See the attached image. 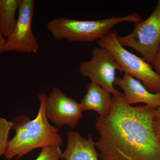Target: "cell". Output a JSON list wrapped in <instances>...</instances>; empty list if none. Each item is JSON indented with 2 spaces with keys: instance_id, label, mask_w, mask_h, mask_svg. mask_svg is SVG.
<instances>
[{
  "instance_id": "1",
  "label": "cell",
  "mask_w": 160,
  "mask_h": 160,
  "mask_svg": "<svg viewBox=\"0 0 160 160\" xmlns=\"http://www.w3.org/2000/svg\"><path fill=\"white\" fill-rule=\"evenodd\" d=\"M111 111L98 118L95 142L102 160H160V146L153 128L156 109L127 104L113 96Z\"/></svg>"
},
{
  "instance_id": "2",
  "label": "cell",
  "mask_w": 160,
  "mask_h": 160,
  "mask_svg": "<svg viewBox=\"0 0 160 160\" xmlns=\"http://www.w3.org/2000/svg\"><path fill=\"white\" fill-rule=\"evenodd\" d=\"M47 95L38 96L40 107L36 118L30 120L26 116H20L12 122V129L16 131L14 137L9 140L5 154L6 160L13 158L18 159L33 149L48 146L61 147L62 136L57 127L49 123L45 111Z\"/></svg>"
},
{
  "instance_id": "3",
  "label": "cell",
  "mask_w": 160,
  "mask_h": 160,
  "mask_svg": "<svg viewBox=\"0 0 160 160\" xmlns=\"http://www.w3.org/2000/svg\"><path fill=\"white\" fill-rule=\"evenodd\" d=\"M142 20L139 13L134 12L122 17L101 20L83 21L69 18H55L47 23V28L55 40L90 42L98 41L112 30L115 26L123 22L135 23Z\"/></svg>"
},
{
  "instance_id": "4",
  "label": "cell",
  "mask_w": 160,
  "mask_h": 160,
  "mask_svg": "<svg viewBox=\"0 0 160 160\" xmlns=\"http://www.w3.org/2000/svg\"><path fill=\"white\" fill-rule=\"evenodd\" d=\"M118 33L112 30L98 40L99 47L108 49L119 64L122 72L131 75L142 82L148 91L152 93L160 92V76L152 69L150 64L143 58L130 52L122 46L118 39Z\"/></svg>"
},
{
  "instance_id": "5",
  "label": "cell",
  "mask_w": 160,
  "mask_h": 160,
  "mask_svg": "<svg viewBox=\"0 0 160 160\" xmlns=\"http://www.w3.org/2000/svg\"><path fill=\"white\" fill-rule=\"evenodd\" d=\"M118 39L122 46L134 49L146 62L152 64L160 46V0L149 17L135 23L130 34L118 35Z\"/></svg>"
},
{
  "instance_id": "6",
  "label": "cell",
  "mask_w": 160,
  "mask_h": 160,
  "mask_svg": "<svg viewBox=\"0 0 160 160\" xmlns=\"http://www.w3.org/2000/svg\"><path fill=\"white\" fill-rule=\"evenodd\" d=\"M117 70L122 72L112 53L101 47H93L91 59L82 62L79 66L81 75L89 78L92 82L100 85L113 96L124 95L113 86Z\"/></svg>"
},
{
  "instance_id": "7",
  "label": "cell",
  "mask_w": 160,
  "mask_h": 160,
  "mask_svg": "<svg viewBox=\"0 0 160 160\" xmlns=\"http://www.w3.org/2000/svg\"><path fill=\"white\" fill-rule=\"evenodd\" d=\"M34 0H20L18 16L12 34L6 39L5 52L36 53L39 45L32 29Z\"/></svg>"
},
{
  "instance_id": "8",
  "label": "cell",
  "mask_w": 160,
  "mask_h": 160,
  "mask_svg": "<svg viewBox=\"0 0 160 160\" xmlns=\"http://www.w3.org/2000/svg\"><path fill=\"white\" fill-rule=\"evenodd\" d=\"M45 111L48 119L57 127L67 125L74 129L83 116L80 103L66 96L58 87H53L47 95Z\"/></svg>"
},
{
  "instance_id": "9",
  "label": "cell",
  "mask_w": 160,
  "mask_h": 160,
  "mask_svg": "<svg viewBox=\"0 0 160 160\" xmlns=\"http://www.w3.org/2000/svg\"><path fill=\"white\" fill-rule=\"evenodd\" d=\"M114 85L124 92V99L129 105L143 103L155 109L160 106V92H150L140 81L129 73L125 72L122 78H116Z\"/></svg>"
},
{
  "instance_id": "10",
  "label": "cell",
  "mask_w": 160,
  "mask_h": 160,
  "mask_svg": "<svg viewBox=\"0 0 160 160\" xmlns=\"http://www.w3.org/2000/svg\"><path fill=\"white\" fill-rule=\"evenodd\" d=\"M95 142L91 135L87 139L79 132L69 131L67 133V147L61 157L65 160H98L99 154L96 149Z\"/></svg>"
},
{
  "instance_id": "11",
  "label": "cell",
  "mask_w": 160,
  "mask_h": 160,
  "mask_svg": "<svg viewBox=\"0 0 160 160\" xmlns=\"http://www.w3.org/2000/svg\"><path fill=\"white\" fill-rule=\"evenodd\" d=\"M87 92L80 104L83 111L93 110L100 117H104L111 111V93L96 83L90 82L86 86Z\"/></svg>"
},
{
  "instance_id": "12",
  "label": "cell",
  "mask_w": 160,
  "mask_h": 160,
  "mask_svg": "<svg viewBox=\"0 0 160 160\" xmlns=\"http://www.w3.org/2000/svg\"><path fill=\"white\" fill-rule=\"evenodd\" d=\"M20 0H0V33L5 38L12 34L16 26V13Z\"/></svg>"
},
{
  "instance_id": "13",
  "label": "cell",
  "mask_w": 160,
  "mask_h": 160,
  "mask_svg": "<svg viewBox=\"0 0 160 160\" xmlns=\"http://www.w3.org/2000/svg\"><path fill=\"white\" fill-rule=\"evenodd\" d=\"M12 127V122L0 117V157L5 155L7 151L9 132Z\"/></svg>"
},
{
  "instance_id": "14",
  "label": "cell",
  "mask_w": 160,
  "mask_h": 160,
  "mask_svg": "<svg viewBox=\"0 0 160 160\" xmlns=\"http://www.w3.org/2000/svg\"><path fill=\"white\" fill-rule=\"evenodd\" d=\"M62 151L61 147L48 146L42 148L37 158L34 160H59Z\"/></svg>"
},
{
  "instance_id": "15",
  "label": "cell",
  "mask_w": 160,
  "mask_h": 160,
  "mask_svg": "<svg viewBox=\"0 0 160 160\" xmlns=\"http://www.w3.org/2000/svg\"><path fill=\"white\" fill-rule=\"evenodd\" d=\"M153 128L155 134L160 146V115L155 116L153 120Z\"/></svg>"
},
{
  "instance_id": "16",
  "label": "cell",
  "mask_w": 160,
  "mask_h": 160,
  "mask_svg": "<svg viewBox=\"0 0 160 160\" xmlns=\"http://www.w3.org/2000/svg\"><path fill=\"white\" fill-rule=\"evenodd\" d=\"M152 64L154 67L155 71L160 76V46Z\"/></svg>"
},
{
  "instance_id": "17",
  "label": "cell",
  "mask_w": 160,
  "mask_h": 160,
  "mask_svg": "<svg viewBox=\"0 0 160 160\" xmlns=\"http://www.w3.org/2000/svg\"><path fill=\"white\" fill-rule=\"evenodd\" d=\"M6 39L3 37L0 33V54L5 52V47L6 45Z\"/></svg>"
},
{
  "instance_id": "18",
  "label": "cell",
  "mask_w": 160,
  "mask_h": 160,
  "mask_svg": "<svg viewBox=\"0 0 160 160\" xmlns=\"http://www.w3.org/2000/svg\"><path fill=\"white\" fill-rule=\"evenodd\" d=\"M155 115H160V106L156 109Z\"/></svg>"
}]
</instances>
